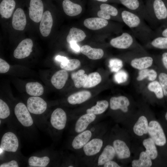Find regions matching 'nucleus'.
Listing matches in <instances>:
<instances>
[{
	"mask_svg": "<svg viewBox=\"0 0 167 167\" xmlns=\"http://www.w3.org/2000/svg\"><path fill=\"white\" fill-rule=\"evenodd\" d=\"M128 10L150 23L146 7L142 5L139 0H118Z\"/></svg>",
	"mask_w": 167,
	"mask_h": 167,
	"instance_id": "9b49d317",
	"label": "nucleus"
},
{
	"mask_svg": "<svg viewBox=\"0 0 167 167\" xmlns=\"http://www.w3.org/2000/svg\"><path fill=\"white\" fill-rule=\"evenodd\" d=\"M96 127L88 128L77 134L71 141V148L76 150L81 149L91 139L97 136L96 134L97 132L95 131Z\"/></svg>",
	"mask_w": 167,
	"mask_h": 167,
	"instance_id": "423d86ee",
	"label": "nucleus"
},
{
	"mask_svg": "<svg viewBox=\"0 0 167 167\" xmlns=\"http://www.w3.org/2000/svg\"><path fill=\"white\" fill-rule=\"evenodd\" d=\"M109 24L107 20L99 17L91 18L86 19L84 22V26L92 30H97L107 26Z\"/></svg>",
	"mask_w": 167,
	"mask_h": 167,
	"instance_id": "a878e982",
	"label": "nucleus"
},
{
	"mask_svg": "<svg viewBox=\"0 0 167 167\" xmlns=\"http://www.w3.org/2000/svg\"><path fill=\"white\" fill-rule=\"evenodd\" d=\"M151 3L146 7L150 23L153 24L155 22L167 18V10L162 0H152Z\"/></svg>",
	"mask_w": 167,
	"mask_h": 167,
	"instance_id": "39448f33",
	"label": "nucleus"
},
{
	"mask_svg": "<svg viewBox=\"0 0 167 167\" xmlns=\"http://www.w3.org/2000/svg\"><path fill=\"white\" fill-rule=\"evenodd\" d=\"M96 1L102 2H107L109 0H94Z\"/></svg>",
	"mask_w": 167,
	"mask_h": 167,
	"instance_id": "603ef678",
	"label": "nucleus"
},
{
	"mask_svg": "<svg viewBox=\"0 0 167 167\" xmlns=\"http://www.w3.org/2000/svg\"><path fill=\"white\" fill-rule=\"evenodd\" d=\"M116 155L113 146L106 145L95 160L93 164L95 166H102L106 162L112 160Z\"/></svg>",
	"mask_w": 167,
	"mask_h": 167,
	"instance_id": "2eb2a0df",
	"label": "nucleus"
},
{
	"mask_svg": "<svg viewBox=\"0 0 167 167\" xmlns=\"http://www.w3.org/2000/svg\"><path fill=\"white\" fill-rule=\"evenodd\" d=\"M138 71L135 80L140 91L148 83L157 79L158 72L153 68L150 67Z\"/></svg>",
	"mask_w": 167,
	"mask_h": 167,
	"instance_id": "f8f14e48",
	"label": "nucleus"
},
{
	"mask_svg": "<svg viewBox=\"0 0 167 167\" xmlns=\"http://www.w3.org/2000/svg\"><path fill=\"white\" fill-rule=\"evenodd\" d=\"M101 80V76L98 73L92 72L88 76L86 82L83 87L85 88H92L98 84Z\"/></svg>",
	"mask_w": 167,
	"mask_h": 167,
	"instance_id": "58836bf2",
	"label": "nucleus"
},
{
	"mask_svg": "<svg viewBox=\"0 0 167 167\" xmlns=\"http://www.w3.org/2000/svg\"><path fill=\"white\" fill-rule=\"evenodd\" d=\"M50 161V158L46 156L41 157L32 156L28 158V161L29 165L32 167H45Z\"/></svg>",
	"mask_w": 167,
	"mask_h": 167,
	"instance_id": "f704fd0d",
	"label": "nucleus"
},
{
	"mask_svg": "<svg viewBox=\"0 0 167 167\" xmlns=\"http://www.w3.org/2000/svg\"><path fill=\"white\" fill-rule=\"evenodd\" d=\"M121 14L123 22L140 41L146 44L155 37L153 31L140 16L128 10H122Z\"/></svg>",
	"mask_w": 167,
	"mask_h": 167,
	"instance_id": "f257e3e1",
	"label": "nucleus"
},
{
	"mask_svg": "<svg viewBox=\"0 0 167 167\" xmlns=\"http://www.w3.org/2000/svg\"><path fill=\"white\" fill-rule=\"evenodd\" d=\"M19 165L17 161L12 160L8 162L3 163L0 165V167H18Z\"/></svg>",
	"mask_w": 167,
	"mask_h": 167,
	"instance_id": "a18cd8bd",
	"label": "nucleus"
},
{
	"mask_svg": "<svg viewBox=\"0 0 167 167\" xmlns=\"http://www.w3.org/2000/svg\"><path fill=\"white\" fill-rule=\"evenodd\" d=\"M39 26L40 32L44 37L50 34L53 24V19L51 12L46 11L44 12Z\"/></svg>",
	"mask_w": 167,
	"mask_h": 167,
	"instance_id": "6ab92c4d",
	"label": "nucleus"
},
{
	"mask_svg": "<svg viewBox=\"0 0 167 167\" xmlns=\"http://www.w3.org/2000/svg\"><path fill=\"white\" fill-rule=\"evenodd\" d=\"M80 51L88 58L93 60L101 58L104 54V51L102 49L92 48L88 45L82 46L80 48Z\"/></svg>",
	"mask_w": 167,
	"mask_h": 167,
	"instance_id": "cd10ccee",
	"label": "nucleus"
},
{
	"mask_svg": "<svg viewBox=\"0 0 167 167\" xmlns=\"http://www.w3.org/2000/svg\"><path fill=\"white\" fill-rule=\"evenodd\" d=\"M27 106L30 113L40 115L46 111L47 104L42 98L38 96H32L28 99Z\"/></svg>",
	"mask_w": 167,
	"mask_h": 167,
	"instance_id": "ddd939ff",
	"label": "nucleus"
},
{
	"mask_svg": "<svg viewBox=\"0 0 167 167\" xmlns=\"http://www.w3.org/2000/svg\"><path fill=\"white\" fill-rule=\"evenodd\" d=\"M67 59V58L66 57L60 55H58L55 57L56 60L61 62L64 61Z\"/></svg>",
	"mask_w": 167,
	"mask_h": 167,
	"instance_id": "8fccbe9b",
	"label": "nucleus"
},
{
	"mask_svg": "<svg viewBox=\"0 0 167 167\" xmlns=\"http://www.w3.org/2000/svg\"><path fill=\"white\" fill-rule=\"evenodd\" d=\"M10 66L9 64L2 59L0 58V73H5L9 70Z\"/></svg>",
	"mask_w": 167,
	"mask_h": 167,
	"instance_id": "c03bdc74",
	"label": "nucleus"
},
{
	"mask_svg": "<svg viewBox=\"0 0 167 167\" xmlns=\"http://www.w3.org/2000/svg\"><path fill=\"white\" fill-rule=\"evenodd\" d=\"M91 93L88 91H82L74 93L69 96L67 99L68 103L72 105L82 104L89 99Z\"/></svg>",
	"mask_w": 167,
	"mask_h": 167,
	"instance_id": "bb28decb",
	"label": "nucleus"
},
{
	"mask_svg": "<svg viewBox=\"0 0 167 167\" xmlns=\"http://www.w3.org/2000/svg\"><path fill=\"white\" fill-rule=\"evenodd\" d=\"M140 92L153 94L159 100L162 99L165 97L162 88L157 79L148 83Z\"/></svg>",
	"mask_w": 167,
	"mask_h": 167,
	"instance_id": "412c9836",
	"label": "nucleus"
},
{
	"mask_svg": "<svg viewBox=\"0 0 167 167\" xmlns=\"http://www.w3.org/2000/svg\"><path fill=\"white\" fill-rule=\"evenodd\" d=\"M109 105V103L106 100L99 101L96 102V105L87 109L86 113H93L96 115H100L105 111Z\"/></svg>",
	"mask_w": 167,
	"mask_h": 167,
	"instance_id": "473e14b6",
	"label": "nucleus"
},
{
	"mask_svg": "<svg viewBox=\"0 0 167 167\" xmlns=\"http://www.w3.org/2000/svg\"><path fill=\"white\" fill-rule=\"evenodd\" d=\"M110 44L112 47L120 49L130 51L145 50L136 41L133 34L129 32H123L121 35L112 39Z\"/></svg>",
	"mask_w": 167,
	"mask_h": 167,
	"instance_id": "20e7f679",
	"label": "nucleus"
},
{
	"mask_svg": "<svg viewBox=\"0 0 167 167\" xmlns=\"http://www.w3.org/2000/svg\"><path fill=\"white\" fill-rule=\"evenodd\" d=\"M10 110L7 103L1 99H0V118L5 119L9 117Z\"/></svg>",
	"mask_w": 167,
	"mask_h": 167,
	"instance_id": "79ce46f5",
	"label": "nucleus"
},
{
	"mask_svg": "<svg viewBox=\"0 0 167 167\" xmlns=\"http://www.w3.org/2000/svg\"><path fill=\"white\" fill-rule=\"evenodd\" d=\"M62 6L65 13L71 16L78 15L82 11V8L80 5L70 0H64L62 2Z\"/></svg>",
	"mask_w": 167,
	"mask_h": 167,
	"instance_id": "393cba45",
	"label": "nucleus"
},
{
	"mask_svg": "<svg viewBox=\"0 0 167 167\" xmlns=\"http://www.w3.org/2000/svg\"><path fill=\"white\" fill-rule=\"evenodd\" d=\"M157 79L162 88L165 97H167V72L162 71L158 72Z\"/></svg>",
	"mask_w": 167,
	"mask_h": 167,
	"instance_id": "a19ab883",
	"label": "nucleus"
},
{
	"mask_svg": "<svg viewBox=\"0 0 167 167\" xmlns=\"http://www.w3.org/2000/svg\"><path fill=\"white\" fill-rule=\"evenodd\" d=\"M67 120L66 113L62 109L58 108L52 112L50 122L52 128L55 131L60 132L65 128Z\"/></svg>",
	"mask_w": 167,
	"mask_h": 167,
	"instance_id": "6e6552de",
	"label": "nucleus"
},
{
	"mask_svg": "<svg viewBox=\"0 0 167 167\" xmlns=\"http://www.w3.org/2000/svg\"><path fill=\"white\" fill-rule=\"evenodd\" d=\"M26 18L23 10L20 8H18L13 15L12 24L14 29L16 30H24L26 24Z\"/></svg>",
	"mask_w": 167,
	"mask_h": 167,
	"instance_id": "aec40b11",
	"label": "nucleus"
},
{
	"mask_svg": "<svg viewBox=\"0 0 167 167\" xmlns=\"http://www.w3.org/2000/svg\"><path fill=\"white\" fill-rule=\"evenodd\" d=\"M143 144L146 149L145 152L151 159H156L158 156V152L156 144L151 138L144 139Z\"/></svg>",
	"mask_w": 167,
	"mask_h": 167,
	"instance_id": "c9c22d12",
	"label": "nucleus"
},
{
	"mask_svg": "<svg viewBox=\"0 0 167 167\" xmlns=\"http://www.w3.org/2000/svg\"><path fill=\"white\" fill-rule=\"evenodd\" d=\"M19 147V140L15 133L8 131L3 135L0 143V150L3 152H15L18 150Z\"/></svg>",
	"mask_w": 167,
	"mask_h": 167,
	"instance_id": "9d476101",
	"label": "nucleus"
},
{
	"mask_svg": "<svg viewBox=\"0 0 167 167\" xmlns=\"http://www.w3.org/2000/svg\"><path fill=\"white\" fill-rule=\"evenodd\" d=\"M148 132L156 145L162 146L166 143V139L164 131L157 121L153 120L149 122Z\"/></svg>",
	"mask_w": 167,
	"mask_h": 167,
	"instance_id": "0eeeda50",
	"label": "nucleus"
},
{
	"mask_svg": "<svg viewBox=\"0 0 167 167\" xmlns=\"http://www.w3.org/2000/svg\"><path fill=\"white\" fill-rule=\"evenodd\" d=\"M44 6L41 0H30L29 15L30 19L36 23L40 22L43 14Z\"/></svg>",
	"mask_w": 167,
	"mask_h": 167,
	"instance_id": "f3484780",
	"label": "nucleus"
},
{
	"mask_svg": "<svg viewBox=\"0 0 167 167\" xmlns=\"http://www.w3.org/2000/svg\"><path fill=\"white\" fill-rule=\"evenodd\" d=\"M33 46V41L31 39H24L19 44L14 51V57L20 59L28 57L32 51Z\"/></svg>",
	"mask_w": 167,
	"mask_h": 167,
	"instance_id": "dca6fc26",
	"label": "nucleus"
},
{
	"mask_svg": "<svg viewBox=\"0 0 167 167\" xmlns=\"http://www.w3.org/2000/svg\"><path fill=\"white\" fill-rule=\"evenodd\" d=\"M14 113L17 119L22 125L29 127L33 124V120L27 106L19 102L15 106Z\"/></svg>",
	"mask_w": 167,
	"mask_h": 167,
	"instance_id": "1a4fd4ad",
	"label": "nucleus"
},
{
	"mask_svg": "<svg viewBox=\"0 0 167 167\" xmlns=\"http://www.w3.org/2000/svg\"><path fill=\"white\" fill-rule=\"evenodd\" d=\"M25 89L27 93L32 96H38L42 95L44 93L43 86L38 82H30L26 84Z\"/></svg>",
	"mask_w": 167,
	"mask_h": 167,
	"instance_id": "2f4dec72",
	"label": "nucleus"
},
{
	"mask_svg": "<svg viewBox=\"0 0 167 167\" xmlns=\"http://www.w3.org/2000/svg\"><path fill=\"white\" fill-rule=\"evenodd\" d=\"M100 10L97 12L99 17L106 20L110 19L112 17L117 16L119 14L117 9L113 6L107 3L101 4Z\"/></svg>",
	"mask_w": 167,
	"mask_h": 167,
	"instance_id": "5701e85b",
	"label": "nucleus"
},
{
	"mask_svg": "<svg viewBox=\"0 0 167 167\" xmlns=\"http://www.w3.org/2000/svg\"><path fill=\"white\" fill-rule=\"evenodd\" d=\"M85 72L84 70H80L71 74V78L76 88H79L83 87L85 83L88 75L84 74Z\"/></svg>",
	"mask_w": 167,
	"mask_h": 167,
	"instance_id": "4c0bfd02",
	"label": "nucleus"
},
{
	"mask_svg": "<svg viewBox=\"0 0 167 167\" xmlns=\"http://www.w3.org/2000/svg\"><path fill=\"white\" fill-rule=\"evenodd\" d=\"M112 146L119 159H122L130 157L131 154L130 149L123 140L116 139L113 141Z\"/></svg>",
	"mask_w": 167,
	"mask_h": 167,
	"instance_id": "4be33fe9",
	"label": "nucleus"
},
{
	"mask_svg": "<svg viewBox=\"0 0 167 167\" xmlns=\"http://www.w3.org/2000/svg\"><path fill=\"white\" fill-rule=\"evenodd\" d=\"M146 46L149 48L167 49V37H154L146 44Z\"/></svg>",
	"mask_w": 167,
	"mask_h": 167,
	"instance_id": "72a5a7b5",
	"label": "nucleus"
},
{
	"mask_svg": "<svg viewBox=\"0 0 167 167\" xmlns=\"http://www.w3.org/2000/svg\"><path fill=\"white\" fill-rule=\"evenodd\" d=\"M14 0H2L0 4V14L2 17L10 18L15 6Z\"/></svg>",
	"mask_w": 167,
	"mask_h": 167,
	"instance_id": "c85d7f7f",
	"label": "nucleus"
},
{
	"mask_svg": "<svg viewBox=\"0 0 167 167\" xmlns=\"http://www.w3.org/2000/svg\"><path fill=\"white\" fill-rule=\"evenodd\" d=\"M104 167H120L116 162L112 160L109 161L105 163L102 166Z\"/></svg>",
	"mask_w": 167,
	"mask_h": 167,
	"instance_id": "de8ad7c7",
	"label": "nucleus"
},
{
	"mask_svg": "<svg viewBox=\"0 0 167 167\" xmlns=\"http://www.w3.org/2000/svg\"><path fill=\"white\" fill-rule=\"evenodd\" d=\"M125 56L128 63L138 71L150 68L155 62L154 57L149 54L145 50L130 51Z\"/></svg>",
	"mask_w": 167,
	"mask_h": 167,
	"instance_id": "f03ea898",
	"label": "nucleus"
},
{
	"mask_svg": "<svg viewBox=\"0 0 167 167\" xmlns=\"http://www.w3.org/2000/svg\"><path fill=\"white\" fill-rule=\"evenodd\" d=\"M130 104L128 98L124 96L112 97L110 99L109 103L111 110L114 111L120 110L124 113L128 111Z\"/></svg>",
	"mask_w": 167,
	"mask_h": 167,
	"instance_id": "a211bd4d",
	"label": "nucleus"
},
{
	"mask_svg": "<svg viewBox=\"0 0 167 167\" xmlns=\"http://www.w3.org/2000/svg\"><path fill=\"white\" fill-rule=\"evenodd\" d=\"M96 119V115L93 113H85L82 115L77 119L75 123L74 132L77 134L87 129Z\"/></svg>",
	"mask_w": 167,
	"mask_h": 167,
	"instance_id": "4468645a",
	"label": "nucleus"
},
{
	"mask_svg": "<svg viewBox=\"0 0 167 167\" xmlns=\"http://www.w3.org/2000/svg\"><path fill=\"white\" fill-rule=\"evenodd\" d=\"M161 60L164 67L167 71V52L163 53L161 56Z\"/></svg>",
	"mask_w": 167,
	"mask_h": 167,
	"instance_id": "49530a36",
	"label": "nucleus"
},
{
	"mask_svg": "<svg viewBox=\"0 0 167 167\" xmlns=\"http://www.w3.org/2000/svg\"></svg>",
	"mask_w": 167,
	"mask_h": 167,
	"instance_id": "5fc2aeb1",
	"label": "nucleus"
},
{
	"mask_svg": "<svg viewBox=\"0 0 167 167\" xmlns=\"http://www.w3.org/2000/svg\"><path fill=\"white\" fill-rule=\"evenodd\" d=\"M165 117L166 120L167 121V111L165 113Z\"/></svg>",
	"mask_w": 167,
	"mask_h": 167,
	"instance_id": "864d4df0",
	"label": "nucleus"
},
{
	"mask_svg": "<svg viewBox=\"0 0 167 167\" xmlns=\"http://www.w3.org/2000/svg\"><path fill=\"white\" fill-rule=\"evenodd\" d=\"M71 47V49L76 52H79L80 51V49L79 45L77 43L75 42H72L70 44Z\"/></svg>",
	"mask_w": 167,
	"mask_h": 167,
	"instance_id": "09e8293b",
	"label": "nucleus"
},
{
	"mask_svg": "<svg viewBox=\"0 0 167 167\" xmlns=\"http://www.w3.org/2000/svg\"><path fill=\"white\" fill-rule=\"evenodd\" d=\"M86 36V35L83 31L73 27L69 30L66 40L69 44L72 42L77 43L83 41Z\"/></svg>",
	"mask_w": 167,
	"mask_h": 167,
	"instance_id": "7c9ffc66",
	"label": "nucleus"
},
{
	"mask_svg": "<svg viewBox=\"0 0 167 167\" xmlns=\"http://www.w3.org/2000/svg\"><path fill=\"white\" fill-rule=\"evenodd\" d=\"M68 74L65 70H61L56 72L52 76L51 82L56 89H60L65 85L68 79Z\"/></svg>",
	"mask_w": 167,
	"mask_h": 167,
	"instance_id": "b1692460",
	"label": "nucleus"
},
{
	"mask_svg": "<svg viewBox=\"0 0 167 167\" xmlns=\"http://www.w3.org/2000/svg\"><path fill=\"white\" fill-rule=\"evenodd\" d=\"M104 141L101 135L91 139L81 149L82 160L86 163L92 164L102 150Z\"/></svg>",
	"mask_w": 167,
	"mask_h": 167,
	"instance_id": "7ed1b4c3",
	"label": "nucleus"
},
{
	"mask_svg": "<svg viewBox=\"0 0 167 167\" xmlns=\"http://www.w3.org/2000/svg\"><path fill=\"white\" fill-rule=\"evenodd\" d=\"M80 65V61L77 59H67L61 62L60 67L66 71H72L78 68Z\"/></svg>",
	"mask_w": 167,
	"mask_h": 167,
	"instance_id": "ea45409f",
	"label": "nucleus"
},
{
	"mask_svg": "<svg viewBox=\"0 0 167 167\" xmlns=\"http://www.w3.org/2000/svg\"><path fill=\"white\" fill-rule=\"evenodd\" d=\"M151 159L145 152H141L138 160H134L132 162L133 167H150L152 164Z\"/></svg>",
	"mask_w": 167,
	"mask_h": 167,
	"instance_id": "e433bc0d",
	"label": "nucleus"
},
{
	"mask_svg": "<svg viewBox=\"0 0 167 167\" xmlns=\"http://www.w3.org/2000/svg\"><path fill=\"white\" fill-rule=\"evenodd\" d=\"M161 34L163 36L167 37V28L162 31Z\"/></svg>",
	"mask_w": 167,
	"mask_h": 167,
	"instance_id": "3c124183",
	"label": "nucleus"
},
{
	"mask_svg": "<svg viewBox=\"0 0 167 167\" xmlns=\"http://www.w3.org/2000/svg\"><path fill=\"white\" fill-rule=\"evenodd\" d=\"M121 61L118 59H111L109 61V67L112 71H117L121 67Z\"/></svg>",
	"mask_w": 167,
	"mask_h": 167,
	"instance_id": "37998d69",
	"label": "nucleus"
},
{
	"mask_svg": "<svg viewBox=\"0 0 167 167\" xmlns=\"http://www.w3.org/2000/svg\"><path fill=\"white\" fill-rule=\"evenodd\" d=\"M148 124L147 118L142 116L138 118L134 125L133 130L134 133L137 135L141 136L148 133Z\"/></svg>",
	"mask_w": 167,
	"mask_h": 167,
	"instance_id": "c756f323",
	"label": "nucleus"
}]
</instances>
